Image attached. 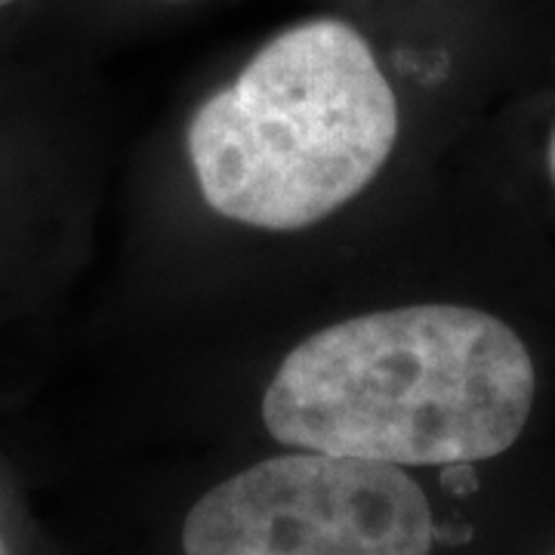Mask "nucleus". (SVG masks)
<instances>
[{"mask_svg":"<svg viewBox=\"0 0 555 555\" xmlns=\"http://www.w3.org/2000/svg\"><path fill=\"white\" fill-rule=\"evenodd\" d=\"M537 374L516 331L469 306L349 318L299 343L262 396L275 441L389 466H463L509 451Z\"/></svg>","mask_w":555,"mask_h":555,"instance_id":"nucleus-1","label":"nucleus"},{"mask_svg":"<svg viewBox=\"0 0 555 555\" xmlns=\"http://www.w3.org/2000/svg\"><path fill=\"white\" fill-rule=\"evenodd\" d=\"M398 139L377 53L346 20L318 16L269 38L198 108L189 158L219 217L297 232L364 192Z\"/></svg>","mask_w":555,"mask_h":555,"instance_id":"nucleus-2","label":"nucleus"},{"mask_svg":"<svg viewBox=\"0 0 555 555\" xmlns=\"http://www.w3.org/2000/svg\"><path fill=\"white\" fill-rule=\"evenodd\" d=\"M436 521L401 466L358 456H272L201 496L185 555H433Z\"/></svg>","mask_w":555,"mask_h":555,"instance_id":"nucleus-3","label":"nucleus"},{"mask_svg":"<svg viewBox=\"0 0 555 555\" xmlns=\"http://www.w3.org/2000/svg\"><path fill=\"white\" fill-rule=\"evenodd\" d=\"M550 173L555 179V130H553V139H550Z\"/></svg>","mask_w":555,"mask_h":555,"instance_id":"nucleus-4","label":"nucleus"},{"mask_svg":"<svg viewBox=\"0 0 555 555\" xmlns=\"http://www.w3.org/2000/svg\"><path fill=\"white\" fill-rule=\"evenodd\" d=\"M13 3H20V0H0V10H7V7H13Z\"/></svg>","mask_w":555,"mask_h":555,"instance_id":"nucleus-5","label":"nucleus"},{"mask_svg":"<svg viewBox=\"0 0 555 555\" xmlns=\"http://www.w3.org/2000/svg\"><path fill=\"white\" fill-rule=\"evenodd\" d=\"M0 555H3V550H0Z\"/></svg>","mask_w":555,"mask_h":555,"instance_id":"nucleus-6","label":"nucleus"},{"mask_svg":"<svg viewBox=\"0 0 555 555\" xmlns=\"http://www.w3.org/2000/svg\"><path fill=\"white\" fill-rule=\"evenodd\" d=\"M177 3H179V0H177Z\"/></svg>","mask_w":555,"mask_h":555,"instance_id":"nucleus-7","label":"nucleus"}]
</instances>
